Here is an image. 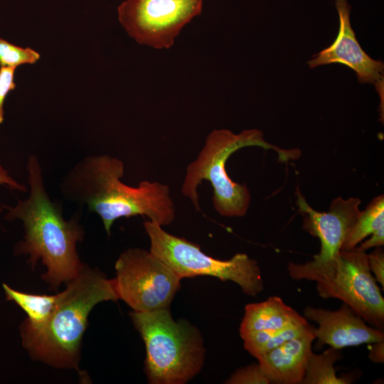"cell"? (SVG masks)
Here are the masks:
<instances>
[{
	"mask_svg": "<svg viewBox=\"0 0 384 384\" xmlns=\"http://www.w3.org/2000/svg\"><path fill=\"white\" fill-rule=\"evenodd\" d=\"M124 174L120 159L107 154L89 156L65 176L61 191L67 199L98 214L108 235L121 217L145 215L162 227L170 225L175 218V207L169 186L143 181L132 187L121 181Z\"/></svg>",
	"mask_w": 384,
	"mask_h": 384,
	"instance_id": "1",
	"label": "cell"
},
{
	"mask_svg": "<svg viewBox=\"0 0 384 384\" xmlns=\"http://www.w3.org/2000/svg\"><path fill=\"white\" fill-rule=\"evenodd\" d=\"M26 167L29 195L14 207L4 206L5 219L22 222L24 236L16 245L15 253L28 255L33 267L41 260L46 267L42 279L56 289L74 279L83 265L76 245L82 240L84 230L76 218L65 220L60 206L49 197L35 155L28 157Z\"/></svg>",
	"mask_w": 384,
	"mask_h": 384,
	"instance_id": "2",
	"label": "cell"
},
{
	"mask_svg": "<svg viewBox=\"0 0 384 384\" xmlns=\"http://www.w3.org/2000/svg\"><path fill=\"white\" fill-rule=\"evenodd\" d=\"M58 294L55 309L43 326L32 328L21 324L22 345L34 360L57 368L79 370L90 311L100 302L119 299L114 279L83 263L77 276Z\"/></svg>",
	"mask_w": 384,
	"mask_h": 384,
	"instance_id": "3",
	"label": "cell"
},
{
	"mask_svg": "<svg viewBox=\"0 0 384 384\" xmlns=\"http://www.w3.org/2000/svg\"><path fill=\"white\" fill-rule=\"evenodd\" d=\"M259 146L272 149L281 161L297 159L301 151L297 149H284L266 142L261 130L250 129L235 134L229 129L213 130L197 158L186 171L181 187L182 194L188 198L197 210H201L198 188L207 180L213 188V205L223 216H244L250 203V193L245 184L234 182L225 169L227 160L240 149Z\"/></svg>",
	"mask_w": 384,
	"mask_h": 384,
	"instance_id": "4",
	"label": "cell"
},
{
	"mask_svg": "<svg viewBox=\"0 0 384 384\" xmlns=\"http://www.w3.org/2000/svg\"><path fill=\"white\" fill-rule=\"evenodd\" d=\"M130 316L145 344L149 383L184 384L201 371L206 351L195 326L183 319L174 320L169 307L133 311Z\"/></svg>",
	"mask_w": 384,
	"mask_h": 384,
	"instance_id": "5",
	"label": "cell"
},
{
	"mask_svg": "<svg viewBox=\"0 0 384 384\" xmlns=\"http://www.w3.org/2000/svg\"><path fill=\"white\" fill-rule=\"evenodd\" d=\"M287 270L294 279L315 281L321 297L341 300L366 322L383 331L384 299L370 270L366 251L356 247L341 250L335 257L321 262H290Z\"/></svg>",
	"mask_w": 384,
	"mask_h": 384,
	"instance_id": "6",
	"label": "cell"
},
{
	"mask_svg": "<svg viewBox=\"0 0 384 384\" xmlns=\"http://www.w3.org/2000/svg\"><path fill=\"white\" fill-rule=\"evenodd\" d=\"M150 240V251L169 265L181 279L208 275L238 284L244 294L257 297L264 289L257 262L245 253L220 260L205 254L198 245L164 230L151 220L144 223Z\"/></svg>",
	"mask_w": 384,
	"mask_h": 384,
	"instance_id": "7",
	"label": "cell"
},
{
	"mask_svg": "<svg viewBox=\"0 0 384 384\" xmlns=\"http://www.w3.org/2000/svg\"><path fill=\"white\" fill-rule=\"evenodd\" d=\"M114 287L119 299L135 311L167 308L182 279L150 250L130 248L115 263Z\"/></svg>",
	"mask_w": 384,
	"mask_h": 384,
	"instance_id": "8",
	"label": "cell"
},
{
	"mask_svg": "<svg viewBox=\"0 0 384 384\" xmlns=\"http://www.w3.org/2000/svg\"><path fill=\"white\" fill-rule=\"evenodd\" d=\"M204 0H124L118 21L137 43L169 49L183 28L201 14Z\"/></svg>",
	"mask_w": 384,
	"mask_h": 384,
	"instance_id": "9",
	"label": "cell"
},
{
	"mask_svg": "<svg viewBox=\"0 0 384 384\" xmlns=\"http://www.w3.org/2000/svg\"><path fill=\"white\" fill-rule=\"evenodd\" d=\"M296 193L299 210L304 216L303 228L317 237L321 243L320 252L312 261L321 262L335 257L361 213V200L338 197L332 201L328 212H319L307 203L299 188Z\"/></svg>",
	"mask_w": 384,
	"mask_h": 384,
	"instance_id": "10",
	"label": "cell"
},
{
	"mask_svg": "<svg viewBox=\"0 0 384 384\" xmlns=\"http://www.w3.org/2000/svg\"><path fill=\"white\" fill-rule=\"evenodd\" d=\"M334 1L339 18L338 35L330 46L307 62L309 67L341 63L355 71L359 82H380L383 79V63L371 58L360 46L351 28L348 1Z\"/></svg>",
	"mask_w": 384,
	"mask_h": 384,
	"instance_id": "11",
	"label": "cell"
},
{
	"mask_svg": "<svg viewBox=\"0 0 384 384\" xmlns=\"http://www.w3.org/2000/svg\"><path fill=\"white\" fill-rule=\"evenodd\" d=\"M304 316L319 325L318 328L313 327L315 338L336 349L384 341L383 331L367 325L345 303L336 311L306 306Z\"/></svg>",
	"mask_w": 384,
	"mask_h": 384,
	"instance_id": "12",
	"label": "cell"
},
{
	"mask_svg": "<svg viewBox=\"0 0 384 384\" xmlns=\"http://www.w3.org/2000/svg\"><path fill=\"white\" fill-rule=\"evenodd\" d=\"M315 338L312 328L311 331L260 356L259 365L270 383H302Z\"/></svg>",
	"mask_w": 384,
	"mask_h": 384,
	"instance_id": "13",
	"label": "cell"
},
{
	"mask_svg": "<svg viewBox=\"0 0 384 384\" xmlns=\"http://www.w3.org/2000/svg\"><path fill=\"white\" fill-rule=\"evenodd\" d=\"M303 318L277 296L259 303L248 304L240 326V336L247 333L282 329Z\"/></svg>",
	"mask_w": 384,
	"mask_h": 384,
	"instance_id": "14",
	"label": "cell"
},
{
	"mask_svg": "<svg viewBox=\"0 0 384 384\" xmlns=\"http://www.w3.org/2000/svg\"><path fill=\"white\" fill-rule=\"evenodd\" d=\"M306 319L303 317L289 325L272 331H260L241 335L244 348L257 358L287 341L311 331Z\"/></svg>",
	"mask_w": 384,
	"mask_h": 384,
	"instance_id": "15",
	"label": "cell"
},
{
	"mask_svg": "<svg viewBox=\"0 0 384 384\" xmlns=\"http://www.w3.org/2000/svg\"><path fill=\"white\" fill-rule=\"evenodd\" d=\"M8 301L15 302L27 314L22 322L28 326L38 328L43 326L50 318L55 309L58 294H33L19 292L8 284H2Z\"/></svg>",
	"mask_w": 384,
	"mask_h": 384,
	"instance_id": "16",
	"label": "cell"
},
{
	"mask_svg": "<svg viewBox=\"0 0 384 384\" xmlns=\"http://www.w3.org/2000/svg\"><path fill=\"white\" fill-rule=\"evenodd\" d=\"M384 227V197H375L361 211L357 220L348 231L341 250H349L355 248L366 238L380 228Z\"/></svg>",
	"mask_w": 384,
	"mask_h": 384,
	"instance_id": "17",
	"label": "cell"
},
{
	"mask_svg": "<svg viewBox=\"0 0 384 384\" xmlns=\"http://www.w3.org/2000/svg\"><path fill=\"white\" fill-rule=\"evenodd\" d=\"M339 349L329 348L321 354L312 352L306 368L302 384H346V380L336 373L334 363L341 359Z\"/></svg>",
	"mask_w": 384,
	"mask_h": 384,
	"instance_id": "18",
	"label": "cell"
},
{
	"mask_svg": "<svg viewBox=\"0 0 384 384\" xmlns=\"http://www.w3.org/2000/svg\"><path fill=\"white\" fill-rule=\"evenodd\" d=\"M40 58V53L35 50L17 46L0 37L1 66L16 68L24 64H34Z\"/></svg>",
	"mask_w": 384,
	"mask_h": 384,
	"instance_id": "19",
	"label": "cell"
},
{
	"mask_svg": "<svg viewBox=\"0 0 384 384\" xmlns=\"http://www.w3.org/2000/svg\"><path fill=\"white\" fill-rule=\"evenodd\" d=\"M225 383L228 384H269L270 381L258 363L237 370Z\"/></svg>",
	"mask_w": 384,
	"mask_h": 384,
	"instance_id": "20",
	"label": "cell"
},
{
	"mask_svg": "<svg viewBox=\"0 0 384 384\" xmlns=\"http://www.w3.org/2000/svg\"><path fill=\"white\" fill-rule=\"evenodd\" d=\"M16 68L4 66L0 68V124L4 122V104L6 97L16 85L14 81Z\"/></svg>",
	"mask_w": 384,
	"mask_h": 384,
	"instance_id": "21",
	"label": "cell"
},
{
	"mask_svg": "<svg viewBox=\"0 0 384 384\" xmlns=\"http://www.w3.org/2000/svg\"><path fill=\"white\" fill-rule=\"evenodd\" d=\"M368 266L375 280L384 289V252L381 247H376L368 255Z\"/></svg>",
	"mask_w": 384,
	"mask_h": 384,
	"instance_id": "22",
	"label": "cell"
},
{
	"mask_svg": "<svg viewBox=\"0 0 384 384\" xmlns=\"http://www.w3.org/2000/svg\"><path fill=\"white\" fill-rule=\"evenodd\" d=\"M384 245V227L380 228L371 234L370 238L363 242L359 246V249L366 251L372 247H378Z\"/></svg>",
	"mask_w": 384,
	"mask_h": 384,
	"instance_id": "23",
	"label": "cell"
},
{
	"mask_svg": "<svg viewBox=\"0 0 384 384\" xmlns=\"http://www.w3.org/2000/svg\"><path fill=\"white\" fill-rule=\"evenodd\" d=\"M0 184L4 185L13 190L26 192V187L16 181L8 173V171L0 165Z\"/></svg>",
	"mask_w": 384,
	"mask_h": 384,
	"instance_id": "24",
	"label": "cell"
},
{
	"mask_svg": "<svg viewBox=\"0 0 384 384\" xmlns=\"http://www.w3.org/2000/svg\"><path fill=\"white\" fill-rule=\"evenodd\" d=\"M368 356L373 362L383 363L384 361V341L374 343Z\"/></svg>",
	"mask_w": 384,
	"mask_h": 384,
	"instance_id": "25",
	"label": "cell"
}]
</instances>
